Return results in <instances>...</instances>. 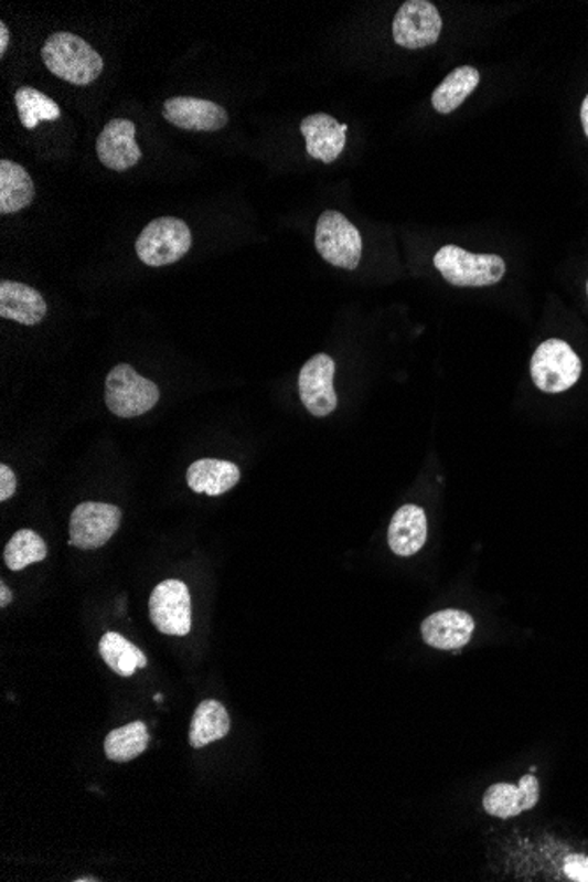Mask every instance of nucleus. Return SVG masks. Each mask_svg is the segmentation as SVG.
Here are the masks:
<instances>
[{"label": "nucleus", "instance_id": "1", "mask_svg": "<svg viewBox=\"0 0 588 882\" xmlns=\"http://www.w3.org/2000/svg\"><path fill=\"white\" fill-rule=\"evenodd\" d=\"M41 57L49 67L50 73L67 83L85 87L96 82L103 73L105 62L96 49H92L87 41L70 32H55L50 35Z\"/></svg>", "mask_w": 588, "mask_h": 882}, {"label": "nucleus", "instance_id": "2", "mask_svg": "<svg viewBox=\"0 0 588 882\" xmlns=\"http://www.w3.org/2000/svg\"><path fill=\"white\" fill-rule=\"evenodd\" d=\"M434 265L449 284L458 287H483L498 284L505 274V263L495 254H472L457 245H445L434 257Z\"/></svg>", "mask_w": 588, "mask_h": 882}, {"label": "nucleus", "instance_id": "3", "mask_svg": "<svg viewBox=\"0 0 588 882\" xmlns=\"http://www.w3.org/2000/svg\"><path fill=\"white\" fill-rule=\"evenodd\" d=\"M158 384L138 374L131 365L120 363L106 378L105 402L109 413L118 417H138L158 405Z\"/></svg>", "mask_w": 588, "mask_h": 882}, {"label": "nucleus", "instance_id": "4", "mask_svg": "<svg viewBox=\"0 0 588 882\" xmlns=\"http://www.w3.org/2000/svg\"><path fill=\"white\" fill-rule=\"evenodd\" d=\"M192 235L182 219L159 217L150 222L136 240V253L147 266H168L191 251Z\"/></svg>", "mask_w": 588, "mask_h": 882}, {"label": "nucleus", "instance_id": "5", "mask_svg": "<svg viewBox=\"0 0 588 882\" xmlns=\"http://www.w3.org/2000/svg\"><path fill=\"white\" fill-rule=\"evenodd\" d=\"M316 248L330 265L356 270L362 259L363 240L353 222L335 210H328L316 226Z\"/></svg>", "mask_w": 588, "mask_h": 882}, {"label": "nucleus", "instance_id": "6", "mask_svg": "<svg viewBox=\"0 0 588 882\" xmlns=\"http://www.w3.org/2000/svg\"><path fill=\"white\" fill-rule=\"evenodd\" d=\"M531 374L541 392L563 393L578 383L581 361L564 340H546L532 357Z\"/></svg>", "mask_w": 588, "mask_h": 882}, {"label": "nucleus", "instance_id": "7", "mask_svg": "<svg viewBox=\"0 0 588 882\" xmlns=\"http://www.w3.org/2000/svg\"><path fill=\"white\" fill-rule=\"evenodd\" d=\"M150 620L167 636H188L192 627L191 592L180 580H167L153 588L149 601Z\"/></svg>", "mask_w": 588, "mask_h": 882}, {"label": "nucleus", "instance_id": "8", "mask_svg": "<svg viewBox=\"0 0 588 882\" xmlns=\"http://www.w3.org/2000/svg\"><path fill=\"white\" fill-rule=\"evenodd\" d=\"M122 522V511L106 502H82L71 514L70 544L79 550L105 546Z\"/></svg>", "mask_w": 588, "mask_h": 882}, {"label": "nucleus", "instance_id": "9", "mask_svg": "<svg viewBox=\"0 0 588 882\" xmlns=\"http://www.w3.org/2000/svg\"><path fill=\"white\" fill-rule=\"evenodd\" d=\"M440 31L442 18L427 0H409L402 4L393 20V40L402 49H427L437 43Z\"/></svg>", "mask_w": 588, "mask_h": 882}, {"label": "nucleus", "instance_id": "10", "mask_svg": "<svg viewBox=\"0 0 588 882\" xmlns=\"http://www.w3.org/2000/svg\"><path fill=\"white\" fill-rule=\"evenodd\" d=\"M335 361L328 354H316L307 361L298 378L301 404L312 416L327 417L339 405L335 386Z\"/></svg>", "mask_w": 588, "mask_h": 882}, {"label": "nucleus", "instance_id": "11", "mask_svg": "<svg viewBox=\"0 0 588 882\" xmlns=\"http://www.w3.org/2000/svg\"><path fill=\"white\" fill-rule=\"evenodd\" d=\"M162 117L183 131L215 132L229 123L223 106L200 97H171L162 106Z\"/></svg>", "mask_w": 588, "mask_h": 882}, {"label": "nucleus", "instance_id": "12", "mask_svg": "<svg viewBox=\"0 0 588 882\" xmlns=\"http://www.w3.org/2000/svg\"><path fill=\"white\" fill-rule=\"evenodd\" d=\"M136 126L127 118H115L106 124L105 129L97 138L96 150L99 161L108 170H131L132 166L141 161V148L135 139Z\"/></svg>", "mask_w": 588, "mask_h": 882}, {"label": "nucleus", "instance_id": "13", "mask_svg": "<svg viewBox=\"0 0 588 882\" xmlns=\"http://www.w3.org/2000/svg\"><path fill=\"white\" fill-rule=\"evenodd\" d=\"M474 629L475 621L469 613L442 609L423 620L421 638L428 647L451 652L469 645Z\"/></svg>", "mask_w": 588, "mask_h": 882}, {"label": "nucleus", "instance_id": "14", "mask_svg": "<svg viewBox=\"0 0 588 882\" xmlns=\"http://www.w3.org/2000/svg\"><path fill=\"white\" fill-rule=\"evenodd\" d=\"M539 796V780L534 775H523L518 786L510 783L492 784L484 791L483 809L499 819H511L534 809Z\"/></svg>", "mask_w": 588, "mask_h": 882}, {"label": "nucleus", "instance_id": "15", "mask_svg": "<svg viewBox=\"0 0 588 882\" xmlns=\"http://www.w3.org/2000/svg\"><path fill=\"white\" fill-rule=\"evenodd\" d=\"M300 131L306 138L307 153L316 161L332 164L344 152L349 126L330 115L316 114L303 118Z\"/></svg>", "mask_w": 588, "mask_h": 882}, {"label": "nucleus", "instance_id": "16", "mask_svg": "<svg viewBox=\"0 0 588 882\" xmlns=\"http://www.w3.org/2000/svg\"><path fill=\"white\" fill-rule=\"evenodd\" d=\"M46 301L34 287L13 280L0 284V318L35 327L46 318Z\"/></svg>", "mask_w": 588, "mask_h": 882}, {"label": "nucleus", "instance_id": "17", "mask_svg": "<svg viewBox=\"0 0 588 882\" xmlns=\"http://www.w3.org/2000/svg\"><path fill=\"white\" fill-rule=\"evenodd\" d=\"M427 514L419 506H402L397 513L393 514L388 527V544L395 555H416L427 543Z\"/></svg>", "mask_w": 588, "mask_h": 882}, {"label": "nucleus", "instance_id": "18", "mask_svg": "<svg viewBox=\"0 0 588 882\" xmlns=\"http://www.w3.org/2000/svg\"><path fill=\"white\" fill-rule=\"evenodd\" d=\"M240 481V469L233 461L218 458H201L188 470V485L196 493L218 497L232 490Z\"/></svg>", "mask_w": 588, "mask_h": 882}, {"label": "nucleus", "instance_id": "19", "mask_svg": "<svg viewBox=\"0 0 588 882\" xmlns=\"http://www.w3.org/2000/svg\"><path fill=\"white\" fill-rule=\"evenodd\" d=\"M35 198V185L31 174L26 173L23 166L2 159L0 161V213L22 212L31 206Z\"/></svg>", "mask_w": 588, "mask_h": 882}, {"label": "nucleus", "instance_id": "20", "mask_svg": "<svg viewBox=\"0 0 588 882\" xmlns=\"http://www.w3.org/2000/svg\"><path fill=\"white\" fill-rule=\"evenodd\" d=\"M232 730V721L224 704L217 700H205L200 703L192 715L189 744L192 748H203L212 742L223 740Z\"/></svg>", "mask_w": 588, "mask_h": 882}, {"label": "nucleus", "instance_id": "21", "mask_svg": "<svg viewBox=\"0 0 588 882\" xmlns=\"http://www.w3.org/2000/svg\"><path fill=\"white\" fill-rule=\"evenodd\" d=\"M480 73L475 67L462 66L451 71L445 82L431 94V105L439 114H451L466 103L475 87L480 85Z\"/></svg>", "mask_w": 588, "mask_h": 882}, {"label": "nucleus", "instance_id": "22", "mask_svg": "<svg viewBox=\"0 0 588 882\" xmlns=\"http://www.w3.org/2000/svg\"><path fill=\"white\" fill-rule=\"evenodd\" d=\"M99 652L109 670L124 679H129L136 671L143 670L149 665V659L140 648L118 633H106L100 638Z\"/></svg>", "mask_w": 588, "mask_h": 882}, {"label": "nucleus", "instance_id": "23", "mask_svg": "<svg viewBox=\"0 0 588 882\" xmlns=\"http://www.w3.org/2000/svg\"><path fill=\"white\" fill-rule=\"evenodd\" d=\"M149 744V727L145 722L136 721L109 731V735L105 740V754L109 761L127 763V761L141 756Z\"/></svg>", "mask_w": 588, "mask_h": 882}, {"label": "nucleus", "instance_id": "24", "mask_svg": "<svg viewBox=\"0 0 588 882\" xmlns=\"http://www.w3.org/2000/svg\"><path fill=\"white\" fill-rule=\"evenodd\" d=\"M49 555V546L38 532L22 529L8 541L4 548V562L8 570L22 571L29 565L43 562Z\"/></svg>", "mask_w": 588, "mask_h": 882}, {"label": "nucleus", "instance_id": "25", "mask_svg": "<svg viewBox=\"0 0 588 882\" xmlns=\"http://www.w3.org/2000/svg\"><path fill=\"white\" fill-rule=\"evenodd\" d=\"M14 100H17L18 117L25 129H34L43 120L53 123L61 118V108L57 103L35 88H18Z\"/></svg>", "mask_w": 588, "mask_h": 882}, {"label": "nucleus", "instance_id": "26", "mask_svg": "<svg viewBox=\"0 0 588 882\" xmlns=\"http://www.w3.org/2000/svg\"><path fill=\"white\" fill-rule=\"evenodd\" d=\"M564 874L567 879L578 882H588L587 854H569L564 860Z\"/></svg>", "mask_w": 588, "mask_h": 882}, {"label": "nucleus", "instance_id": "27", "mask_svg": "<svg viewBox=\"0 0 588 882\" xmlns=\"http://www.w3.org/2000/svg\"><path fill=\"white\" fill-rule=\"evenodd\" d=\"M17 491V476L8 466H0V500L11 499Z\"/></svg>", "mask_w": 588, "mask_h": 882}, {"label": "nucleus", "instance_id": "28", "mask_svg": "<svg viewBox=\"0 0 588 882\" xmlns=\"http://www.w3.org/2000/svg\"><path fill=\"white\" fill-rule=\"evenodd\" d=\"M13 601V592L9 591L4 582L0 583V608L11 605Z\"/></svg>", "mask_w": 588, "mask_h": 882}, {"label": "nucleus", "instance_id": "29", "mask_svg": "<svg viewBox=\"0 0 588 882\" xmlns=\"http://www.w3.org/2000/svg\"><path fill=\"white\" fill-rule=\"evenodd\" d=\"M9 38H11V34H9L8 25L4 22H0V55H4L6 50H8Z\"/></svg>", "mask_w": 588, "mask_h": 882}, {"label": "nucleus", "instance_id": "30", "mask_svg": "<svg viewBox=\"0 0 588 882\" xmlns=\"http://www.w3.org/2000/svg\"><path fill=\"white\" fill-rule=\"evenodd\" d=\"M581 124H584L585 135L588 136V96L585 97L584 105H581Z\"/></svg>", "mask_w": 588, "mask_h": 882}, {"label": "nucleus", "instance_id": "31", "mask_svg": "<svg viewBox=\"0 0 588 882\" xmlns=\"http://www.w3.org/2000/svg\"><path fill=\"white\" fill-rule=\"evenodd\" d=\"M96 881H99V879H94V878L76 879V882H96Z\"/></svg>", "mask_w": 588, "mask_h": 882}, {"label": "nucleus", "instance_id": "32", "mask_svg": "<svg viewBox=\"0 0 588 882\" xmlns=\"http://www.w3.org/2000/svg\"><path fill=\"white\" fill-rule=\"evenodd\" d=\"M587 291H588V284H587Z\"/></svg>", "mask_w": 588, "mask_h": 882}]
</instances>
